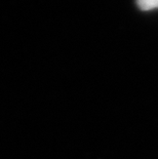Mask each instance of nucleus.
<instances>
[{"label": "nucleus", "instance_id": "1", "mask_svg": "<svg viewBox=\"0 0 158 159\" xmlns=\"http://www.w3.org/2000/svg\"><path fill=\"white\" fill-rule=\"evenodd\" d=\"M137 5L141 11H149L158 8V0H136Z\"/></svg>", "mask_w": 158, "mask_h": 159}]
</instances>
